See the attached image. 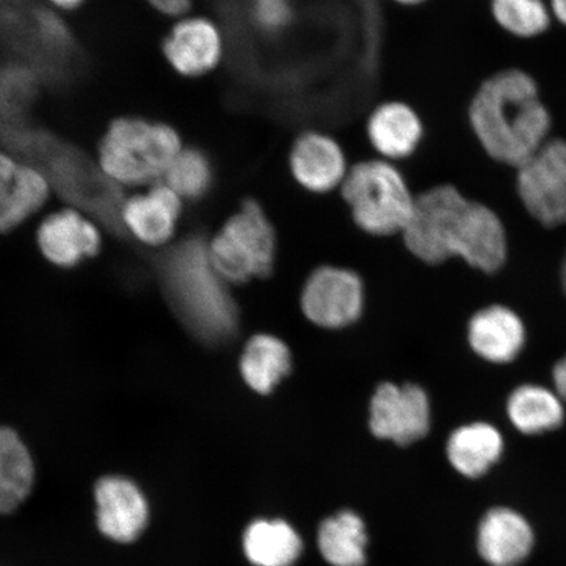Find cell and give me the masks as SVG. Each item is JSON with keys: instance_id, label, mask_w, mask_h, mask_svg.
Masks as SVG:
<instances>
[{"instance_id": "52a82bcc", "label": "cell", "mask_w": 566, "mask_h": 566, "mask_svg": "<svg viewBox=\"0 0 566 566\" xmlns=\"http://www.w3.org/2000/svg\"><path fill=\"white\" fill-rule=\"evenodd\" d=\"M518 171V193L536 221L547 228L566 223V142L544 144Z\"/></svg>"}, {"instance_id": "ac0fdd59", "label": "cell", "mask_w": 566, "mask_h": 566, "mask_svg": "<svg viewBox=\"0 0 566 566\" xmlns=\"http://www.w3.org/2000/svg\"><path fill=\"white\" fill-rule=\"evenodd\" d=\"M469 336L473 350L494 364L511 363L526 342L521 318L501 306L485 308L473 316Z\"/></svg>"}, {"instance_id": "f1b7e54d", "label": "cell", "mask_w": 566, "mask_h": 566, "mask_svg": "<svg viewBox=\"0 0 566 566\" xmlns=\"http://www.w3.org/2000/svg\"><path fill=\"white\" fill-rule=\"evenodd\" d=\"M554 381L558 396L566 400V357L555 366Z\"/></svg>"}, {"instance_id": "7c38bea8", "label": "cell", "mask_w": 566, "mask_h": 566, "mask_svg": "<svg viewBox=\"0 0 566 566\" xmlns=\"http://www.w3.org/2000/svg\"><path fill=\"white\" fill-rule=\"evenodd\" d=\"M52 182L41 168L0 150V232L19 228L51 196Z\"/></svg>"}, {"instance_id": "5b68a950", "label": "cell", "mask_w": 566, "mask_h": 566, "mask_svg": "<svg viewBox=\"0 0 566 566\" xmlns=\"http://www.w3.org/2000/svg\"><path fill=\"white\" fill-rule=\"evenodd\" d=\"M339 190L354 222L371 235L405 232L412 219L417 197L396 163L379 158L359 161L350 167Z\"/></svg>"}, {"instance_id": "2e32d148", "label": "cell", "mask_w": 566, "mask_h": 566, "mask_svg": "<svg viewBox=\"0 0 566 566\" xmlns=\"http://www.w3.org/2000/svg\"><path fill=\"white\" fill-rule=\"evenodd\" d=\"M366 137L379 159L401 161L419 150L423 137L422 118L407 103L391 101L371 111L366 123Z\"/></svg>"}, {"instance_id": "5bb4252c", "label": "cell", "mask_w": 566, "mask_h": 566, "mask_svg": "<svg viewBox=\"0 0 566 566\" xmlns=\"http://www.w3.org/2000/svg\"><path fill=\"white\" fill-rule=\"evenodd\" d=\"M181 210V198L159 182L124 200L119 217L124 231L138 242L160 247L175 235Z\"/></svg>"}, {"instance_id": "9c48e42d", "label": "cell", "mask_w": 566, "mask_h": 566, "mask_svg": "<svg viewBox=\"0 0 566 566\" xmlns=\"http://www.w3.org/2000/svg\"><path fill=\"white\" fill-rule=\"evenodd\" d=\"M363 304V282L358 275L328 266L311 275L302 296L304 314L325 328H342L356 322Z\"/></svg>"}, {"instance_id": "9a60e30c", "label": "cell", "mask_w": 566, "mask_h": 566, "mask_svg": "<svg viewBox=\"0 0 566 566\" xmlns=\"http://www.w3.org/2000/svg\"><path fill=\"white\" fill-rule=\"evenodd\" d=\"M38 243L51 263L73 268L101 251L102 235L91 219L71 208L55 211L42 221Z\"/></svg>"}, {"instance_id": "8992f818", "label": "cell", "mask_w": 566, "mask_h": 566, "mask_svg": "<svg viewBox=\"0 0 566 566\" xmlns=\"http://www.w3.org/2000/svg\"><path fill=\"white\" fill-rule=\"evenodd\" d=\"M212 266L226 282L243 283L272 272L275 233L256 201L250 200L209 242Z\"/></svg>"}, {"instance_id": "7402d4cb", "label": "cell", "mask_w": 566, "mask_h": 566, "mask_svg": "<svg viewBox=\"0 0 566 566\" xmlns=\"http://www.w3.org/2000/svg\"><path fill=\"white\" fill-rule=\"evenodd\" d=\"M318 549L332 566H365L367 533L363 518L344 511L325 520L318 528Z\"/></svg>"}, {"instance_id": "e0dca14e", "label": "cell", "mask_w": 566, "mask_h": 566, "mask_svg": "<svg viewBox=\"0 0 566 566\" xmlns=\"http://www.w3.org/2000/svg\"><path fill=\"white\" fill-rule=\"evenodd\" d=\"M533 547V528L512 509H492L480 523L479 554L492 566H518L526 560Z\"/></svg>"}, {"instance_id": "277c9868", "label": "cell", "mask_w": 566, "mask_h": 566, "mask_svg": "<svg viewBox=\"0 0 566 566\" xmlns=\"http://www.w3.org/2000/svg\"><path fill=\"white\" fill-rule=\"evenodd\" d=\"M182 148L180 134L171 125L122 117L104 134L97 167L119 189L150 188L165 180Z\"/></svg>"}, {"instance_id": "1f68e13d", "label": "cell", "mask_w": 566, "mask_h": 566, "mask_svg": "<svg viewBox=\"0 0 566 566\" xmlns=\"http://www.w3.org/2000/svg\"><path fill=\"white\" fill-rule=\"evenodd\" d=\"M392 2L405 7H416L427 3L428 0H392Z\"/></svg>"}, {"instance_id": "cb8c5ba5", "label": "cell", "mask_w": 566, "mask_h": 566, "mask_svg": "<svg viewBox=\"0 0 566 566\" xmlns=\"http://www.w3.org/2000/svg\"><path fill=\"white\" fill-rule=\"evenodd\" d=\"M507 413L525 434H539L560 427L564 408L557 395L539 386H522L509 398Z\"/></svg>"}, {"instance_id": "ffe728a7", "label": "cell", "mask_w": 566, "mask_h": 566, "mask_svg": "<svg viewBox=\"0 0 566 566\" xmlns=\"http://www.w3.org/2000/svg\"><path fill=\"white\" fill-rule=\"evenodd\" d=\"M502 450L504 441L499 430L488 423L458 429L448 444L450 463L470 479L483 476L501 458Z\"/></svg>"}, {"instance_id": "ba28073f", "label": "cell", "mask_w": 566, "mask_h": 566, "mask_svg": "<svg viewBox=\"0 0 566 566\" xmlns=\"http://www.w3.org/2000/svg\"><path fill=\"white\" fill-rule=\"evenodd\" d=\"M370 428L378 438L402 446L421 440L430 428L427 394L413 385L380 386L371 400Z\"/></svg>"}, {"instance_id": "44dd1931", "label": "cell", "mask_w": 566, "mask_h": 566, "mask_svg": "<svg viewBox=\"0 0 566 566\" xmlns=\"http://www.w3.org/2000/svg\"><path fill=\"white\" fill-rule=\"evenodd\" d=\"M34 465L15 430L0 427V513H11L30 495Z\"/></svg>"}, {"instance_id": "7a4b0ae2", "label": "cell", "mask_w": 566, "mask_h": 566, "mask_svg": "<svg viewBox=\"0 0 566 566\" xmlns=\"http://www.w3.org/2000/svg\"><path fill=\"white\" fill-rule=\"evenodd\" d=\"M470 123L491 158L521 167L546 144L551 117L533 77L507 70L483 83L470 105Z\"/></svg>"}, {"instance_id": "8fae6325", "label": "cell", "mask_w": 566, "mask_h": 566, "mask_svg": "<svg viewBox=\"0 0 566 566\" xmlns=\"http://www.w3.org/2000/svg\"><path fill=\"white\" fill-rule=\"evenodd\" d=\"M163 54L177 74L186 77L210 74L223 59L222 31L208 18L184 17L163 41Z\"/></svg>"}, {"instance_id": "6da1fadb", "label": "cell", "mask_w": 566, "mask_h": 566, "mask_svg": "<svg viewBox=\"0 0 566 566\" xmlns=\"http://www.w3.org/2000/svg\"><path fill=\"white\" fill-rule=\"evenodd\" d=\"M402 235L408 250L429 264L459 256L493 273L506 259V235L500 218L452 186H438L417 197Z\"/></svg>"}, {"instance_id": "3957f363", "label": "cell", "mask_w": 566, "mask_h": 566, "mask_svg": "<svg viewBox=\"0 0 566 566\" xmlns=\"http://www.w3.org/2000/svg\"><path fill=\"white\" fill-rule=\"evenodd\" d=\"M158 271L168 303L190 334L207 344H221L235 335L237 304L211 264L207 240H181L163 254Z\"/></svg>"}, {"instance_id": "4fadbf2b", "label": "cell", "mask_w": 566, "mask_h": 566, "mask_svg": "<svg viewBox=\"0 0 566 566\" xmlns=\"http://www.w3.org/2000/svg\"><path fill=\"white\" fill-rule=\"evenodd\" d=\"M96 521L101 533L117 543H132L148 523L144 492L124 476H105L95 486Z\"/></svg>"}, {"instance_id": "d6986e66", "label": "cell", "mask_w": 566, "mask_h": 566, "mask_svg": "<svg viewBox=\"0 0 566 566\" xmlns=\"http://www.w3.org/2000/svg\"><path fill=\"white\" fill-rule=\"evenodd\" d=\"M243 549L254 566H293L302 555L303 543L286 521L259 520L247 527Z\"/></svg>"}, {"instance_id": "d6a6232c", "label": "cell", "mask_w": 566, "mask_h": 566, "mask_svg": "<svg viewBox=\"0 0 566 566\" xmlns=\"http://www.w3.org/2000/svg\"><path fill=\"white\" fill-rule=\"evenodd\" d=\"M563 286H564L565 294H566V260H565V263L563 266Z\"/></svg>"}, {"instance_id": "f546056e", "label": "cell", "mask_w": 566, "mask_h": 566, "mask_svg": "<svg viewBox=\"0 0 566 566\" xmlns=\"http://www.w3.org/2000/svg\"><path fill=\"white\" fill-rule=\"evenodd\" d=\"M46 2L60 11H74L80 9L86 0H46Z\"/></svg>"}, {"instance_id": "484cf974", "label": "cell", "mask_w": 566, "mask_h": 566, "mask_svg": "<svg viewBox=\"0 0 566 566\" xmlns=\"http://www.w3.org/2000/svg\"><path fill=\"white\" fill-rule=\"evenodd\" d=\"M492 13L506 32L520 38L543 33L551 21L543 0H492Z\"/></svg>"}, {"instance_id": "d4e9b609", "label": "cell", "mask_w": 566, "mask_h": 566, "mask_svg": "<svg viewBox=\"0 0 566 566\" xmlns=\"http://www.w3.org/2000/svg\"><path fill=\"white\" fill-rule=\"evenodd\" d=\"M212 180H214V169L208 155L195 147H184L169 167L163 182L181 200H198L209 192Z\"/></svg>"}, {"instance_id": "603a6c76", "label": "cell", "mask_w": 566, "mask_h": 566, "mask_svg": "<svg viewBox=\"0 0 566 566\" xmlns=\"http://www.w3.org/2000/svg\"><path fill=\"white\" fill-rule=\"evenodd\" d=\"M292 369L287 346L281 339L258 335L250 339L243 353L240 370L247 385L259 394H269Z\"/></svg>"}, {"instance_id": "4dcf8cb0", "label": "cell", "mask_w": 566, "mask_h": 566, "mask_svg": "<svg viewBox=\"0 0 566 566\" xmlns=\"http://www.w3.org/2000/svg\"><path fill=\"white\" fill-rule=\"evenodd\" d=\"M551 7L558 21L566 25V0H551Z\"/></svg>"}, {"instance_id": "30bf717a", "label": "cell", "mask_w": 566, "mask_h": 566, "mask_svg": "<svg viewBox=\"0 0 566 566\" xmlns=\"http://www.w3.org/2000/svg\"><path fill=\"white\" fill-rule=\"evenodd\" d=\"M350 167L342 144L325 132H303L290 147L289 171L311 193L342 189Z\"/></svg>"}, {"instance_id": "4316f807", "label": "cell", "mask_w": 566, "mask_h": 566, "mask_svg": "<svg viewBox=\"0 0 566 566\" xmlns=\"http://www.w3.org/2000/svg\"><path fill=\"white\" fill-rule=\"evenodd\" d=\"M247 11L254 30L271 38L287 32L298 13L295 0H248Z\"/></svg>"}, {"instance_id": "83f0119b", "label": "cell", "mask_w": 566, "mask_h": 566, "mask_svg": "<svg viewBox=\"0 0 566 566\" xmlns=\"http://www.w3.org/2000/svg\"><path fill=\"white\" fill-rule=\"evenodd\" d=\"M146 2L163 15L179 19L186 17L192 6V0H146Z\"/></svg>"}]
</instances>
